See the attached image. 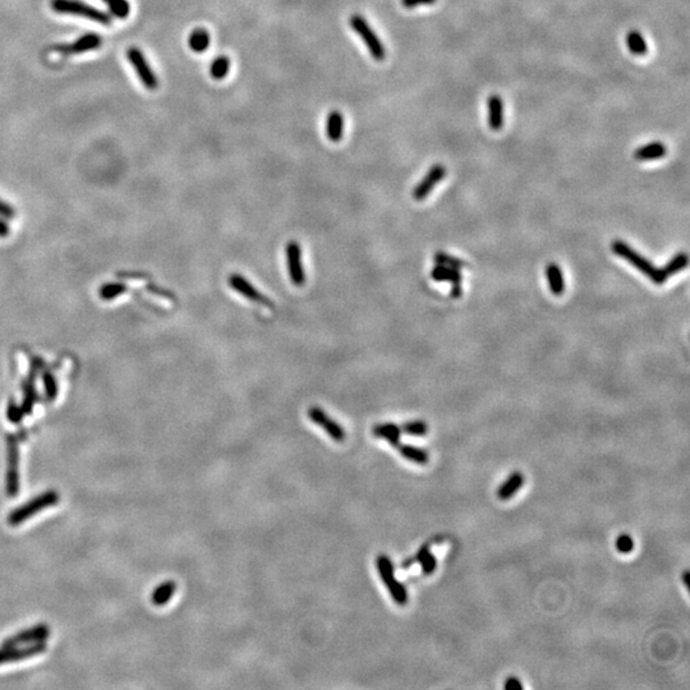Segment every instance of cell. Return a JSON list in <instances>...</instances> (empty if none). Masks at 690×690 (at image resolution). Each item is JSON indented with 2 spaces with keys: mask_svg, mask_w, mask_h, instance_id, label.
<instances>
[{
  "mask_svg": "<svg viewBox=\"0 0 690 690\" xmlns=\"http://www.w3.org/2000/svg\"><path fill=\"white\" fill-rule=\"evenodd\" d=\"M611 248L612 252L616 256H619L621 259H627L630 265H633L642 274L645 275L647 278H650L655 284L662 285L664 282H666L667 276L664 273V270L655 266L650 259H647L642 255H639L629 244L620 241V239H615L612 242Z\"/></svg>",
  "mask_w": 690,
  "mask_h": 690,
  "instance_id": "obj_1",
  "label": "cell"
},
{
  "mask_svg": "<svg viewBox=\"0 0 690 690\" xmlns=\"http://www.w3.org/2000/svg\"><path fill=\"white\" fill-rule=\"evenodd\" d=\"M59 502H61L59 492L55 490H47L45 492L38 495L36 497L31 499L30 502H24V505L18 506L17 509L12 510L7 518V522H8L9 526H19L21 523L29 520L35 514H38L40 511L47 509V508L54 506Z\"/></svg>",
  "mask_w": 690,
  "mask_h": 690,
  "instance_id": "obj_2",
  "label": "cell"
},
{
  "mask_svg": "<svg viewBox=\"0 0 690 690\" xmlns=\"http://www.w3.org/2000/svg\"><path fill=\"white\" fill-rule=\"evenodd\" d=\"M51 9L61 15H72V16L83 17L90 21H94L104 26L113 24L111 16L102 12V9L95 8L90 4H86L81 0H51Z\"/></svg>",
  "mask_w": 690,
  "mask_h": 690,
  "instance_id": "obj_3",
  "label": "cell"
},
{
  "mask_svg": "<svg viewBox=\"0 0 690 690\" xmlns=\"http://www.w3.org/2000/svg\"><path fill=\"white\" fill-rule=\"evenodd\" d=\"M19 445L15 435L7 436V473H6V491L10 499L19 494Z\"/></svg>",
  "mask_w": 690,
  "mask_h": 690,
  "instance_id": "obj_4",
  "label": "cell"
},
{
  "mask_svg": "<svg viewBox=\"0 0 690 690\" xmlns=\"http://www.w3.org/2000/svg\"><path fill=\"white\" fill-rule=\"evenodd\" d=\"M349 24L354 31L360 35V38L364 41L372 58L377 62H383L385 56H386L384 44L381 42V40L378 39L376 32L374 31V29L369 26L367 19L361 15H352L349 18Z\"/></svg>",
  "mask_w": 690,
  "mask_h": 690,
  "instance_id": "obj_5",
  "label": "cell"
},
{
  "mask_svg": "<svg viewBox=\"0 0 690 690\" xmlns=\"http://www.w3.org/2000/svg\"><path fill=\"white\" fill-rule=\"evenodd\" d=\"M377 569L381 575V579L384 581L386 587L389 589L392 600L400 606L408 604L407 589L401 583L395 579L392 560L386 555H380L377 557Z\"/></svg>",
  "mask_w": 690,
  "mask_h": 690,
  "instance_id": "obj_6",
  "label": "cell"
},
{
  "mask_svg": "<svg viewBox=\"0 0 690 690\" xmlns=\"http://www.w3.org/2000/svg\"><path fill=\"white\" fill-rule=\"evenodd\" d=\"M126 54L127 59L129 61V63L132 64L134 72L137 73L142 85L150 91L157 90L159 87V79H157L155 72L152 71L146 56L142 53L141 49L131 47L127 50Z\"/></svg>",
  "mask_w": 690,
  "mask_h": 690,
  "instance_id": "obj_7",
  "label": "cell"
},
{
  "mask_svg": "<svg viewBox=\"0 0 690 690\" xmlns=\"http://www.w3.org/2000/svg\"><path fill=\"white\" fill-rule=\"evenodd\" d=\"M47 650V642L24 644V645H12V647H0V665L13 664L24 659H31L39 656Z\"/></svg>",
  "mask_w": 690,
  "mask_h": 690,
  "instance_id": "obj_8",
  "label": "cell"
},
{
  "mask_svg": "<svg viewBox=\"0 0 690 690\" xmlns=\"http://www.w3.org/2000/svg\"><path fill=\"white\" fill-rule=\"evenodd\" d=\"M50 627L47 624H36L31 627L24 629L18 632L13 636H7L1 645L4 647H12V645H24V644L38 643V642H47V638L50 636Z\"/></svg>",
  "mask_w": 690,
  "mask_h": 690,
  "instance_id": "obj_9",
  "label": "cell"
},
{
  "mask_svg": "<svg viewBox=\"0 0 690 690\" xmlns=\"http://www.w3.org/2000/svg\"><path fill=\"white\" fill-rule=\"evenodd\" d=\"M285 253H287V266L291 282L296 287H303L306 282V273L302 264V250L298 242L291 241L287 244Z\"/></svg>",
  "mask_w": 690,
  "mask_h": 690,
  "instance_id": "obj_10",
  "label": "cell"
},
{
  "mask_svg": "<svg viewBox=\"0 0 690 690\" xmlns=\"http://www.w3.org/2000/svg\"><path fill=\"white\" fill-rule=\"evenodd\" d=\"M102 45V38L99 33L88 32L82 35L81 38L70 42V44H59L53 47V50L63 55L82 54L86 51L96 50Z\"/></svg>",
  "mask_w": 690,
  "mask_h": 690,
  "instance_id": "obj_11",
  "label": "cell"
},
{
  "mask_svg": "<svg viewBox=\"0 0 690 690\" xmlns=\"http://www.w3.org/2000/svg\"><path fill=\"white\" fill-rule=\"evenodd\" d=\"M227 282L236 293L243 296L244 298L250 299L252 302H256V303L267 307V308H274V302L267 298L266 296H264L257 288H255L251 282H248L242 275H230L227 278Z\"/></svg>",
  "mask_w": 690,
  "mask_h": 690,
  "instance_id": "obj_12",
  "label": "cell"
},
{
  "mask_svg": "<svg viewBox=\"0 0 690 690\" xmlns=\"http://www.w3.org/2000/svg\"><path fill=\"white\" fill-rule=\"evenodd\" d=\"M445 175H447V168L444 165H432L431 169L426 174L424 179L417 184L416 188L413 189L412 193L413 198L416 201H424V198L431 193L432 189L445 178Z\"/></svg>",
  "mask_w": 690,
  "mask_h": 690,
  "instance_id": "obj_13",
  "label": "cell"
},
{
  "mask_svg": "<svg viewBox=\"0 0 690 690\" xmlns=\"http://www.w3.org/2000/svg\"><path fill=\"white\" fill-rule=\"evenodd\" d=\"M308 418L320 426L325 431L328 432L330 438L335 440L337 442H343L345 440V430L337 424V421L331 419L325 410H322L319 407H311L308 409Z\"/></svg>",
  "mask_w": 690,
  "mask_h": 690,
  "instance_id": "obj_14",
  "label": "cell"
},
{
  "mask_svg": "<svg viewBox=\"0 0 690 690\" xmlns=\"http://www.w3.org/2000/svg\"><path fill=\"white\" fill-rule=\"evenodd\" d=\"M488 126L492 131H500L504 125V104L499 95H491L487 102Z\"/></svg>",
  "mask_w": 690,
  "mask_h": 690,
  "instance_id": "obj_15",
  "label": "cell"
},
{
  "mask_svg": "<svg viewBox=\"0 0 690 690\" xmlns=\"http://www.w3.org/2000/svg\"><path fill=\"white\" fill-rule=\"evenodd\" d=\"M545 274H546V279L549 282L551 293L556 297L563 296L565 291V282L561 267L555 262H551L545 268Z\"/></svg>",
  "mask_w": 690,
  "mask_h": 690,
  "instance_id": "obj_16",
  "label": "cell"
},
{
  "mask_svg": "<svg viewBox=\"0 0 690 690\" xmlns=\"http://www.w3.org/2000/svg\"><path fill=\"white\" fill-rule=\"evenodd\" d=\"M666 146L662 142H651L636 150L634 157L638 161H651L666 157Z\"/></svg>",
  "mask_w": 690,
  "mask_h": 690,
  "instance_id": "obj_17",
  "label": "cell"
},
{
  "mask_svg": "<svg viewBox=\"0 0 690 690\" xmlns=\"http://www.w3.org/2000/svg\"><path fill=\"white\" fill-rule=\"evenodd\" d=\"M326 134L330 141L339 142L344 134V117L340 111H331L326 120Z\"/></svg>",
  "mask_w": 690,
  "mask_h": 690,
  "instance_id": "obj_18",
  "label": "cell"
},
{
  "mask_svg": "<svg viewBox=\"0 0 690 690\" xmlns=\"http://www.w3.org/2000/svg\"><path fill=\"white\" fill-rule=\"evenodd\" d=\"M523 483H524L523 474L520 472H514L499 488V491H497L499 499L500 500H509L522 488Z\"/></svg>",
  "mask_w": 690,
  "mask_h": 690,
  "instance_id": "obj_19",
  "label": "cell"
},
{
  "mask_svg": "<svg viewBox=\"0 0 690 690\" xmlns=\"http://www.w3.org/2000/svg\"><path fill=\"white\" fill-rule=\"evenodd\" d=\"M372 433H374V436L380 438V439H385L387 441V442H390V445H392V447H396L400 444L401 428H400L398 424H376V426L372 428Z\"/></svg>",
  "mask_w": 690,
  "mask_h": 690,
  "instance_id": "obj_20",
  "label": "cell"
},
{
  "mask_svg": "<svg viewBox=\"0 0 690 690\" xmlns=\"http://www.w3.org/2000/svg\"><path fill=\"white\" fill-rule=\"evenodd\" d=\"M431 278L435 282H450L451 284H462V274L459 268L444 266L436 264L431 270Z\"/></svg>",
  "mask_w": 690,
  "mask_h": 690,
  "instance_id": "obj_21",
  "label": "cell"
},
{
  "mask_svg": "<svg viewBox=\"0 0 690 690\" xmlns=\"http://www.w3.org/2000/svg\"><path fill=\"white\" fill-rule=\"evenodd\" d=\"M175 589H177L175 581H168L161 583L152 592V596H151L152 604L155 606H164V604H168L172 600Z\"/></svg>",
  "mask_w": 690,
  "mask_h": 690,
  "instance_id": "obj_22",
  "label": "cell"
},
{
  "mask_svg": "<svg viewBox=\"0 0 690 690\" xmlns=\"http://www.w3.org/2000/svg\"><path fill=\"white\" fill-rule=\"evenodd\" d=\"M211 42L210 33L204 29H197L195 31L191 32L188 38L189 49L195 53H204L206 51Z\"/></svg>",
  "mask_w": 690,
  "mask_h": 690,
  "instance_id": "obj_23",
  "label": "cell"
},
{
  "mask_svg": "<svg viewBox=\"0 0 690 690\" xmlns=\"http://www.w3.org/2000/svg\"><path fill=\"white\" fill-rule=\"evenodd\" d=\"M627 47L632 54L642 56L648 53V47L644 40L643 35L636 30H632L627 33Z\"/></svg>",
  "mask_w": 690,
  "mask_h": 690,
  "instance_id": "obj_24",
  "label": "cell"
},
{
  "mask_svg": "<svg viewBox=\"0 0 690 690\" xmlns=\"http://www.w3.org/2000/svg\"><path fill=\"white\" fill-rule=\"evenodd\" d=\"M396 449L399 450L400 454L403 458L408 459L410 462H415L417 464H427L430 458H428V453L426 450H422V449H418V447H412V445H407V444H399Z\"/></svg>",
  "mask_w": 690,
  "mask_h": 690,
  "instance_id": "obj_25",
  "label": "cell"
},
{
  "mask_svg": "<svg viewBox=\"0 0 690 690\" xmlns=\"http://www.w3.org/2000/svg\"><path fill=\"white\" fill-rule=\"evenodd\" d=\"M417 561L421 564V568H422V572L426 574V575H430L432 572L436 570V566H438V560L435 555L432 554L430 551V547L426 545L424 546L421 551L418 552L417 555Z\"/></svg>",
  "mask_w": 690,
  "mask_h": 690,
  "instance_id": "obj_26",
  "label": "cell"
},
{
  "mask_svg": "<svg viewBox=\"0 0 690 690\" xmlns=\"http://www.w3.org/2000/svg\"><path fill=\"white\" fill-rule=\"evenodd\" d=\"M688 262H689L688 255L685 252H679L667 262L665 266L662 267V270L668 278V276H673V275L677 274L679 271L684 270L685 267L688 266Z\"/></svg>",
  "mask_w": 690,
  "mask_h": 690,
  "instance_id": "obj_27",
  "label": "cell"
},
{
  "mask_svg": "<svg viewBox=\"0 0 690 690\" xmlns=\"http://www.w3.org/2000/svg\"><path fill=\"white\" fill-rule=\"evenodd\" d=\"M230 71V59L227 55L218 56L210 65V74L214 79H224Z\"/></svg>",
  "mask_w": 690,
  "mask_h": 690,
  "instance_id": "obj_28",
  "label": "cell"
},
{
  "mask_svg": "<svg viewBox=\"0 0 690 690\" xmlns=\"http://www.w3.org/2000/svg\"><path fill=\"white\" fill-rule=\"evenodd\" d=\"M110 10L111 16L119 19H126L131 13V4L128 0H102Z\"/></svg>",
  "mask_w": 690,
  "mask_h": 690,
  "instance_id": "obj_29",
  "label": "cell"
},
{
  "mask_svg": "<svg viewBox=\"0 0 690 690\" xmlns=\"http://www.w3.org/2000/svg\"><path fill=\"white\" fill-rule=\"evenodd\" d=\"M433 259L436 264H440V265H444V266L447 267H454V268H463V267L468 266V264L462 259H458V257H454L451 255H447L445 252H436L433 255Z\"/></svg>",
  "mask_w": 690,
  "mask_h": 690,
  "instance_id": "obj_30",
  "label": "cell"
},
{
  "mask_svg": "<svg viewBox=\"0 0 690 690\" xmlns=\"http://www.w3.org/2000/svg\"><path fill=\"white\" fill-rule=\"evenodd\" d=\"M401 432H406L410 436H424L428 432V426L424 421H409L407 424H403Z\"/></svg>",
  "mask_w": 690,
  "mask_h": 690,
  "instance_id": "obj_31",
  "label": "cell"
},
{
  "mask_svg": "<svg viewBox=\"0 0 690 690\" xmlns=\"http://www.w3.org/2000/svg\"><path fill=\"white\" fill-rule=\"evenodd\" d=\"M616 549L621 554H629L634 549V542L629 534H621L616 540Z\"/></svg>",
  "mask_w": 690,
  "mask_h": 690,
  "instance_id": "obj_32",
  "label": "cell"
},
{
  "mask_svg": "<svg viewBox=\"0 0 690 690\" xmlns=\"http://www.w3.org/2000/svg\"><path fill=\"white\" fill-rule=\"evenodd\" d=\"M8 419L10 422L13 424H18L22 421L24 418V410L21 408H18L15 403H10L8 407Z\"/></svg>",
  "mask_w": 690,
  "mask_h": 690,
  "instance_id": "obj_33",
  "label": "cell"
},
{
  "mask_svg": "<svg viewBox=\"0 0 690 690\" xmlns=\"http://www.w3.org/2000/svg\"><path fill=\"white\" fill-rule=\"evenodd\" d=\"M436 0H401V4L403 7L406 8H415V7H418V6H430V4H433Z\"/></svg>",
  "mask_w": 690,
  "mask_h": 690,
  "instance_id": "obj_34",
  "label": "cell"
},
{
  "mask_svg": "<svg viewBox=\"0 0 690 690\" xmlns=\"http://www.w3.org/2000/svg\"><path fill=\"white\" fill-rule=\"evenodd\" d=\"M504 688L506 690H522L523 689V685L520 680L518 677H514V676H510L506 679V682L504 684Z\"/></svg>",
  "mask_w": 690,
  "mask_h": 690,
  "instance_id": "obj_35",
  "label": "cell"
},
{
  "mask_svg": "<svg viewBox=\"0 0 690 690\" xmlns=\"http://www.w3.org/2000/svg\"><path fill=\"white\" fill-rule=\"evenodd\" d=\"M462 294H463L462 284H451V291H450L451 298H460Z\"/></svg>",
  "mask_w": 690,
  "mask_h": 690,
  "instance_id": "obj_36",
  "label": "cell"
},
{
  "mask_svg": "<svg viewBox=\"0 0 690 690\" xmlns=\"http://www.w3.org/2000/svg\"><path fill=\"white\" fill-rule=\"evenodd\" d=\"M689 572H685L682 574V581H684V584H685V587H687V588H689Z\"/></svg>",
  "mask_w": 690,
  "mask_h": 690,
  "instance_id": "obj_37",
  "label": "cell"
}]
</instances>
